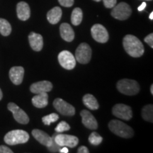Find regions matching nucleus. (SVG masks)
<instances>
[{
  "mask_svg": "<svg viewBox=\"0 0 153 153\" xmlns=\"http://www.w3.org/2000/svg\"><path fill=\"white\" fill-rule=\"evenodd\" d=\"M123 45L126 53L131 57H140L144 54V45L135 36L126 35L123 38Z\"/></svg>",
  "mask_w": 153,
  "mask_h": 153,
  "instance_id": "f257e3e1",
  "label": "nucleus"
},
{
  "mask_svg": "<svg viewBox=\"0 0 153 153\" xmlns=\"http://www.w3.org/2000/svg\"><path fill=\"white\" fill-rule=\"evenodd\" d=\"M110 131L118 136L123 138H130L134 135V131L132 128L118 120H112L108 123Z\"/></svg>",
  "mask_w": 153,
  "mask_h": 153,
  "instance_id": "f03ea898",
  "label": "nucleus"
},
{
  "mask_svg": "<svg viewBox=\"0 0 153 153\" xmlns=\"http://www.w3.org/2000/svg\"><path fill=\"white\" fill-rule=\"evenodd\" d=\"M4 140L7 145H15L24 144L28 141L29 135L27 132L23 130H14L6 134Z\"/></svg>",
  "mask_w": 153,
  "mask_h": 153,
  "instance_id": "7ed1b4c3",
  "label": "nucleus"
},
{
  "mask_svg": "<svg viewBox=\"0 0 153 153\" xmlns=\"http://www.w3.org/2000/svg\"><path fill=\"white\" fill-rule=\"evenodd\" d=\"M117 89L123 94L133 96L140 91V85L135 80L123 79H120L117 83Z\"/></svg>",
  "mask_w": 153,
  "mask_h": 153,
  "instance_id": "20e7f679",
  "label": "nucleus"
},
{
  "mask_svg": "<svg viewBox=\"0 0 153 153\" xmlns=\"http://www.w3.org/2000/svg\"><path fill=\"white\" fill-rule=\"evenodd\" d=\"M132 14L131 7L126 2H120L113 7L111 16L118 20L124 21L128 19Z\"/></svg>",
  "mask_w": 153,
  "mask_h": 153,
  "instance_id": "39448f33",
  "label": "nucleus"
},
{
  "mask_svg": "<svg viewBox=\"0 0 153 153\" xmlns=\"http://www.w3.org/2000/svg\"><path fill=\"white\" fill-rule=\"evenodd\" d=\"M91 48L86 43H82L78 46L75 52V59L81 64H87L91 58Z\"/></svg>",
  "mask_w": 153,
  "mask_h": 153,
  "instance_id": "423d86ee",
  "label": "nucleus"
},
{
  "mask_svg": "<svg viewBox=\"0 0 153 153\" xmlns=\"http://www.w3.org/2000/svg\"><path fill=\"white\" fill-rule=\"evenodd\" d=\"M53 138L55 142L60 147H69V148H75L79 143V140L76 136L65 134H55Z\"/></svg>",
  "mask_w": 153,
  "mask_h": 153,
  "instance_id": "0eeeda50",
  "label": "nucleus"
},
{
  "mask_svg": "<svg viewBox=\"0 0 153 153\" xmlns=\"http://www.w3.org/2000/svg\"><path fill=\"white\" fill-rule=\"evenodd\" d=\"M53 106L57 111L63 116H72L75 114V108L62 99L57 98L53 101Z\"/></svg>",
  "mask_w": 153,
  "mask_h": 153,
  "instance_id": "6e6552de",
  "label": "nucleus"
},
{
  "mask_svg": "<svg viewBox=\"0 0 153 153\" xmlns=\"http://www.w3.org/2000/svg\"><path fill=\"white\" fill-rule=\"evenodd\" d=\"M58 61L60 65L66 70H71L76 65L75 57L70 51H63L58 55Z\"/></svg>",
  "mask_w": 153,
  "mask_h": 153,
  "instance_id": "1a4fd4ad",
  "label": "nucleus"
},
{
  "mask_svg": "<svg viewBox=\"0 0 153 153\" xmlns=\"http://www.w3.org/2000/svg\"><path fill=\"white\" fill-rule=\"evenodd\" d=\"M112 113L115 116L125 120H129L133 117L132 108L128 105L123 104L115 105L113 107Z\"/></svg>",
  "mask_w": 153,
  "mask_h": 153,
  "instance_id": "9d476101",
  "label": "nucleus"
},
{
  "mask_svg": "<svg viewBox=\"0 0 153 153\" xmlns=\"http://www.w3.org/2000/svg\"><path fill=\"white\" fill-rule=\"evenodd\" d=\"M91 36L96 41L105 43L108 41L109 36L106 28L101 24H95L91 27Z\"/></svg>",
  "mask_w": 153,
  "mask_h": 153,
  "instance_id": "9b49d317",
  "label": "nucleus"
},
{
  "mask_svg": "<svg viewBox=\"0 0 153 153\" xmlns=\"http://www.w3.org/2000/svg\"><path fill=\"white\" fill-rule=\"evenodd\" d=\"M7 108L9 111L13 114L14 119L17 122L21 124H27L29 122V118H28V115L26 114V112L22 108H20L14 103L10 102L7 105Z\"/></svg>",
  "mask_w": 153,
  "mask_h": 153,
  "instance_id": "f8f14e48",
  "label": "nucleus"
},
{
  "mask_svg": "<svg viewBox=\"0 0 153 153\" xmlns=\"http://www.w3.org/2000/svg\"><path fill=\"white\" fill-rule=\"evenodd\" d=\"M80 115L82 116V120L83 125L90 130H95L98 128V123L94 116L89 111L82 110Z\"/></svg>",
  "mask_w": 153,
  "mask_h": 153,
  "instance_id": "ddd939ff",
  "label": "nucleus"
},
{
  "mask_svg": "<svg viewBox=\"0 0 153 153\" xmlns=\"http://www.w3.org/2000/svg\"><path fill=\"white\" fill-rule=\"evenodd\" d=\"M32 135L38 143L44 146H46L47 148H49L52 145L53 137H51L45 132L38 129H34L32 131Z\"/></svg>",
  "mask_w": 153,
  "mask_h": 153,
  "instance_id": "4468645a",
  "label": "nucleus"
},
{
  "mask_svg": "<svg viewBox=\"0 0 153 153\" xmlns=\"http://www.w3.org/2000/svg\"><path fill=\"white\" fill-rule=\"evenodd\" d=\"M53 85L49 81H40L32 84L30 87V90L32 93L41 94L48 93L52 90Z\"/></svg>",
  "mask_w": 153,
  "mask_h": 153,
  "instance_id": "2eb2a0df",
  "label": "nucleus"
},
{
  "mask_svg": "<svg viewBox=\"0 0 153 153\" xmlns=\"http://www.w3.org/2000/svg\"><path fill=\"white\" fill-rule=\"evenodd\" d=\"M24 76V69L23 67H13L9 70V78L13 84L19 85L22 83Z\"/></svg>",
  "mask_w": 153,
  "mask_h": 153,
  "instance_id": "dca6fc26",
  "label": "nucleus"
},
{
  "mask_svg": "<svg viewBox=\"0 0 153 153\" xmlns=\"http://www.w3.org/2000/svg\"><path fill=\"white\" fill-rule=\"evenodd\" d=\"M16 13L18 18L22 21H26L30 16L29 5L25 1H20L17 4Z\"/></svg>",
  "mask_w": 153,
  "mask_h": 153,
  "instance_id": "f3484780",
  "label": "nucleus"
},
{
  "mask_svg": "<svg viewBox=\"0 0 153 153\" xmlns=\"http://www.w3.org/2000/svg\"><path fill=\"white\" fill-rule=\"evenodd\" d=\"M28 41L31 48L35 51H41L43 46V39L40 34L31 32L28 36Z\"/></svg>",
  "mask_w": 153,
  "mask_h": 153,
  "instance_id": "a211bd4d",
  "label": "nucleus"
},
{
  "mask_svg": "<svg viewBox=\"0 0 153 153\" xmlns=\"http://www.w3.org/2000/svg\"><path fill=\"white\" fill-rule=\"evenodd\" d=\"M60 36L63 40L67 42H72L74 38V32L69 24L63 23L60 27Z\"/></svg>",
  "mask_w": 153,
  "mask_h": 153,
  "instance_id": "6ab92c4d",
  "label": "nucleus"
},
{
  "mask_svg": "<svg viewBox=\"0 0 153 153\" xmlns=\"http://www.w3.org/2000/svg\"><path fill=\"white\" fill-rule=\"evenodd\" d=\"M32 104L36 108H44L48 104V95L45 92L37 94L32 99Z\"/></svg>",
  "mask_w": 153,
  "mask_h": 153,
  "instance_id": "aec40b11",
  "label": "nucleus"
},
{
  "mask_svg": "<svg viewBox=\"0 0 153 153\" xmlns=\"http://www.w3.org/2000/svg\"><path fill=\"white\" fill-rule=\"evenodd\" d=\"M61 17H62V10L58 7H55L51 9L47 14V19L51 24H57L60 22Z\"/></svg>",
  "mask_w": 153,
  "mask_h": 153,
  "instance_id": "412c9836",
  "label": "nucleus"
},
{
  "mask_svg": "<svg viewBox=\"0 0 153 153\" xmlns=\"http://www.w3.org/2000/svg\"><path fill=\"white\" fill-rule=\"evenodd\" d=\"M83 103L90 110H97L99 108V104L97 99L93 95L87 94L84 96Z\"/></svg>",
  "mask_w": 153,
  "mask_h": 153,
  "instance_id": "4be33fe9",
  "label": "nucleus"
},
{
  "mask_svg": "<svg viewBox=\"0 0 153 153\" xmlns=\"http://www.w3.org/2000/svg\"><path fill=\"white\" fill-rule=\"evenodd\" d=\"M83 19V13L80 8L74 9L71 15V22L74 26H79Z\"/></svg>",
  "mask_w": 153,
  "mask_h": 153,
  "instance_id": "5701e85b",
  "label": "nucleus"
},
{
  "mask_svg": "<svg viewBox=\"0 0 153 153\" xmlns=\"http://www.w3.org/2000/svg\"><path fill=\"white\" fill-rule=\"evenodd\" d=\"M11 32V24L7 20L0 18V33L4 36H8Z\"/></svg>",
  "mask_w": 153,
  "mask_h": 153,
  "instance_id": "b1692460",
  "label": "nucleus"
},
{
  "mask_svg": "<svg viewBox=\"0 0 153 153\" xmlns=\"http://www.w3.org/2000/svg\"><path fill=\"white\" fill-rule=\"evenodd\" d=\"M142 116L143 118L147 121L151 122L153 121V106L152 104H148L144 106L142 110Z\"/></svg>",
  "mask_w": 153,
  "mask_h": 153,
  "instance_id": "393cba45",
  "label": "nucleus"
},
{
  "mask_svg": "<svg viewBox=\"0 0 153 153\" xmlns=\"http://www.w3.org/2000/svg\"><path fill=\"white\" fill-rule=\"evenodd\" d=\"M59 119V116L57 114H55V113H53V114H51L49 115H47V116H44V117L42 118V121L43 122V123L46 126H50L51 123H55V121H57V120Z\"/></svg>",
  "mask_w": 153,
  "mask_h": 153,
  "instance_id": "a878e982",
  "label": "nucleus"
},
{
  "mask_svg": "<svg viewBox=\"0 0 153 153\" xmlns=\"http://www.w3.org/2000/svg\"><path fill=\"white\" fill-rule=\"evenodd\" d=\"M103 138L97 132H93L89 137V142L93 145H99L102 142Z\"/></svg>",
  "mask_w": 153,
  "mask_h": 153,
  "instance_id": "bb28decb",
  "label": "nucleus"
},
{
  "mask_svg": "<svg viewBox=\"0 0 153 153\" xmlns=\"http://www.w3.org/2000/svg\"><path fill=\"white\" fill-rule=\"evenodd\" d=\"M70 129V126L68 123H66L65 121H61L58 125L57 126V127L55 128V132L58 133H63L65 131H68Z\"/></svg>",
  "mask_w": 153,
  "mask_h": 153,
  "instance_id": "cd10ccee",
  "label": "nucleus"
},
{
  "mask_svg": "<svg viewBox=\"0 0 153 153\" xmlns=\"http://www.w3.org/2000/svg\"><path fill=\"white\" fill-rule=\"evenodd\" d=\"M105 7L108 9H111L116 5L117 0H103Z\"/></svg>",
  "mask_w": 153,
  "mask_h": 153,
  "instance_id": "c85d7f7f",
  "label": "nucleus"
},
{
  "mask_svg": "<svg viewBox=\"0 0 153 153\" xmlns=\"http://www.w3.org/2000/svg\"><path fill=\"white\" fill-rule=\"evenodd\" d=\"M58 1L65 7H70L74 4V0H58Z\"/></svg>",
  "mask_w": 153,
  "mask_h": 153,
  "instance_id": "c756f323",
  "label": "nucleus"
},
{
  "mask_svg": "<svg viewBox=\"0 0 153 153\" xmlns=\"http://www.w3.org/2000/svg\"><path fill=\"white\" fill-rule=\"evenodd\" d=\"M49 149V150L51 151V152H56L57 151H60V146H59L55 142L54 139L53 138V143L52 145H51V147H49V148H48Z\"/></svg>",
  "mask_w": 153,
  "mask_h": 153,
  "instance_id": "7c9ffc66",
  "label": "nucleus"
},
{
  "mask_svg": "<svg viewBox=\"0 0 153 153\" xmlns=\"http://www.w3.org/2000/svg\"><path fill=\"white\" fill-rule=\"evenodd\" d=\"M144 41L145 43H148V45L152 48H153V33H150L149 34L148 36H147L145 38Z\"/></svg>",
  "mask_w": 153,
  "mask_h": 153,
  "instance_id": "2f4dec72",
  "label": "nucleus"
},
{
  "mask_svg": "<svg viewBox=\"0 0 153 153\" xmlns=\"http://www.w3.org/2000/svg\"><path fill=\"white\" fill-rule=\"evenodd\" d=\"M13 151L4 145H0V153H12Z\"/></svg>",
  "mask_w": 153,
  "mask_h": 153,
  "instance_id": "473e14b6",
  "label": "nucleus"
},
{
  "mask_svg": "<svg viewBox=\"0 0 153 153\" xmlns=\"http://www.w3.org/2000/svg\"><path fill=\"white\" fill-rule=\"evenodd\" d=\"M78 153H89V151L88 150V148L85 146H81L78 148L77 150Z\"/></svg>",
  "mask_w": 153,
  "mask_h": 153,
  "instance_id": "72a5a7b5",
  "label": "nucleus"
},
{
  "mask_svg": "<svg viewBox=\"0 0 153 153\" xmlns=\"http://www.w3.org/2000/svg\"><path fill=\"white\" fill-rule=\"evenodd\" d=\"M146 3L145 2H143L142 4H141L140 7H138V8H137V10H138L139 11H142L144 10V9H145V7H146Z\"/></svg>",
  "mask_w": 153,
  "mask_h": 153,
  "instance_id": "f704fd0d",
  "label": "nucleus"
},
{
  "mask_svg": "<svg viewBox=\"0 0 153 153\" xmlns=\"http://www.w3.org/2000/svg\"><path fill=\"white\" fill-rule=\"evenodd\" d=\"M60 153H68L69 152L68 149L67 148V147H62V148H60V151H59Z\"/></svg>",
  "mask_w": 153,
  "mask_h": 153,
  "instance_id": "c9c22d12",
  "label": "nucleus"
},
{
  "mask_svg": "<svg viewBox=\"0 0 153 153\" xmlns=\"http://www.w3.org/2000/svg\"><path fill=\"white\" fill-rule=\"evenodd\" d=\"M149 18H150V20H153V11H152V12L150 13V16H149Z\"/></svg>",
  "mask_w": 153,
  "mask_h": 153,
  "instance_id": "e433bc0d",
  "label": "nucleus"
},
{
  "mask_svg": "<svg viewBox=\"0 0 153 153\" xmlns=\"http://www.w3.org/2000/svg\"><path fill=\"white\" fill-rule=\"evenodd\" d=\"M2 97H3V94H2V91L1 90V89H0V101L1 100Z\"/></svg>",
  "mask_w": 153,
  "mask_h": 153,
  "instance_id": "4c0bfd02",
  "label": "nucleus"
},
{
  "mask_svg": "<svg viewBox=\"0 0 153 153\" xmlns=\"http://www.w3.org/2000/svg\"><path fill=\"white\" fill-rule=\"evenodd\" d=\"M150 92L152 94V95H153V85H151L150 87Z\"/></svg>",
  "mask_w": 153,
  "mask_h": 153,
  "instance_id": "58836bf2",
  "label": "nucleus"
},
{
  "mask_svg": "<svg viewBox=\"0 0 153 153\" xmlns=\"http://www.w3.org/2000/svg\"><path fill=\"white\" fill-rule=\"evenodd\" d=\"M94 1H97V2H99V1H101V0H94Z\"/></svg>",
  "mask_w": 153,
  "mask_h": 153,
  "instance_id": "ea45409f",
  "label": "nucleus"
},
{
  "mask_svg": "<svg viewBox=\"0 0 153 153\" xmlns=\"http://www.w3.org/2000/svg\"><path fill=\"white\" fill-rule=\"evenodd\" d=\"M145 1H151V0H145Z\"/></svg>",
  "mask_w": 153,
  "mask_h": 153,
  "instance_id": "a19ab883",
  "label": "nucleus"
}]
</instances>
